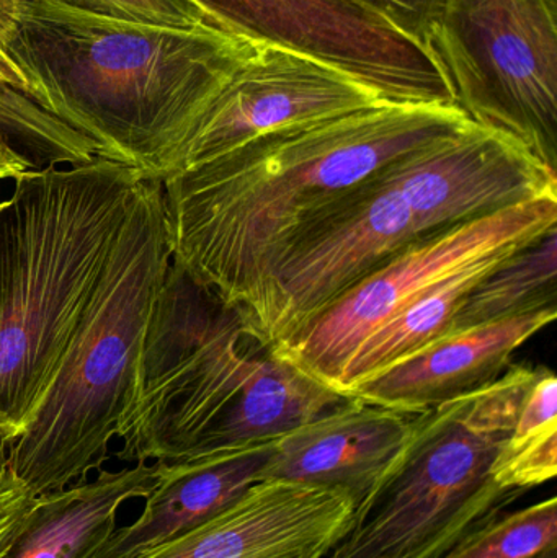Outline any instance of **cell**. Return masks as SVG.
<instances>
[{
    "label": "cell",
    "mask_w": 557,
    "mask_h": 558,
    "mask_svg": "<svg viewBox=\"0 0 557 558\" xmlns=\"http://www.w3.org/2000/svg\"><path fill=\"white\" fill-rule=\"evenodd\" d=\"M535 558H557V547H553V549L546 550V553L540 554Z\"/></svg>",
    "instance_id": "cell-27"
},
{
    "label": "cell",
    "mask_w": 557,
    "mask_h": 558,
    "mask_svg": "<svg viewBox=\"0 0 557 558\" xmlns=\"http://www.w3.org/2000/svg\"><path fill=\"white\" fill-rule=\"evenodd\" d=\"M156 484V462H136L39 495L2 558H94L117 530L120 508L134 498L146 500Z\"/></svg>",
    "instance_id": "cell-16"
},
{
    "label": "cell",
    "mask_w": 557,
    "mask_h": 558,
    "mask_svg": "<svg viewBox=\"0 0 557 558\" xmlns=\"http://www.w3.org/2000/svg\"><path fill=\"white\" fill-rule=\"evenodd\" d=\"M468 121L453 104L386 100L262 134L172 173L162 180L172 262L244 308L301 222Z\"/></svg>",
    "instance_id": "cell-1"
},
{
    "label": "cell",
    "mask_w": 557,
    "mask_h": 558,
    "mask_svg": "<svg viewBox=\"0 0 557 558\" xmlns=\"http://www.w3.org/2000/svg\"><path fill=\"white\" fill-rule=\"evenodd\" d=\"M425 48V33L440 0H347ZM427 49V48H425Z\"/></svg>",
    "instance_id": "cell-23"
},
{
    "label": "cell",
    "mask_w": 557,
    "mask_h": 558,
    "mask_svg": "<svg viewBox=\"0 0 557 558\" xmlns=\"http://www.w3.org/2000/svg\"><path fill=\"white\" fill-rule=\"evenodd\" d=\"M2 205H3V199H2V202H0V208H2Z\"/></svg>",
    "instance_id": "cell-28"
},
{
    "label": "cell",
    "mask_w": 557,
    "mask_h": 558,
    "mask_svg": "<svg viewBox=\"0 0 557 558\" xmlns=\"http://www.w3.org/2000/svg\"><path fill=\"white\" fill-rule=\"evenodd\" d=\"M424 43L470 120L557 170V0H440Z\"/></svg>",
    "instance_id": "cell-7"
},
{
    "label": "cell",
    "mask_w": 557,
    "mask_h": 558,
    "mask_svg": "<svg viewBox=\"0 0 557 558\" xmlns=\"http://www.w3.org/2000/svg\"><path fill=\"white\" fill-rule=\"evenodd\" d=\"M378 177L401 196L424 238L557 198V170L516 137L474 121L392 160Z\"/></svg>",
    "instance_id": "cell-10"
},
{
    "label": "cell",
    "mask_w": 557,
    "mask_h": 558,
    "mask_svg": "<svg viewBox=\"0 0 557 558\" xmlns=\"http://www.w3.org/2000/svg\"><path fill=\"white\" fill-rule=\"evenodd\" d=\"M419 239L408 206L376 173L284 239L242 314L277 347Z\"/></svg>",
    "instance_id": "cell-8"
},
{
    "label": "cell",
    "mask_w": 557,
    "mask_h": 558,
    "mask_svg": "<svg viewBox=\"0 0 557 558\" xmlns=\"http://www.w3.org/2000/svg\"><path fill=\"white\" fill-rule=\"evenodd\" d=\"M355 508L340 492L258 482L195 530L126 558H324Z\"/></svg>",
    "instance_id": "cell-12"
},
{
    "label": "cell",
    "mask_w": 557,
    "mask_h": 558,
    "mask_svg": "<svg viewBox=\"0 0 557 558\" xmlns=\"http://www.w3.org/2000/svg\"><path fill=\"white\" fill-rule=\"evenodd\" d=\"M267 41L229 26L162 28L26 0L9 49L49 113L105 159L162 182L215 98Z\"/></svg>",
    "instance_id": "cell-2"
},
{
    "label": "cell",
    "mask_w": 557,
    "mask_h": 558,
    "mask_svg": "<svg viewBox=\"0 0 557 558\" xmlns=\"http://www.w3.org/2000/svg\"><path fill=\"white\" fill-rule=\"evenodd\" d=\"M513 252L494 255L470 265L392 315L388 322L366 337L355 353L349 357L337 380L336 389L349 396L350 389L366 377L411 356L415 351L450 333L455 315L460 311L471 289Z\"/></svg>",
    "instance_id": "cell-17"
},
{
    "label": "cell",
    "mask_w": 557,
    "mask_h": 558,
    "mask_svg": "<svg viewBox=\"0 0 557 558\" xmlns=\"http://www.w3.org/2000/svg\"><path fill=\"white\" fill-rule=\"evenodd\" d=\"M493 472L500 487L522 494L556 477L557 379L552 371L536 369Z\"/></svg>",
    "instance_id": "cell-19"
},
{
    "label": "cell",
    "mask_w": 557,
    "mask_h": 558,
    "mask_svg": "<svg viewBox=\"0 0 557 558\" xmlns=\"http://www.w3.org/2000/svg\"><path fill=\"white\" fill-rule=\"evenodd\" d=\"M535 374L510 366L489 386L415 415L332 558H444L519 500L522 492L500 487L493 471Z\"/></svg>",
    "instance_id": "cell-6"
},
{
    "label": "cell",
    "mask_w": 557,
    "mask_h": 558,
    "mask_svg": "<svg viewBox=\"0 0 557 558\" xmlns=\"http://www.w3.org/2000/svg\"><path fill=\"white\" fill-rule=\"evenodd\" d=\"M386 100L392 98L383 88L337 62L267 41L203 114L180 150L173 173L262 134L352 113Z\"/></svg>",
    "instance_id": "cell-11"
},
{
    "label": "cell",
    "mask_w": 557,
    "mask_h": 558,
    "mask_svg": "<svg viewBox=\"0 0 557 558\" xmlns=\"http://www.w3.org/2000/svg\"><path fill=\"white\" fill-rule=\"evenodd\" d=\"M0 140L25 159L32 170L104 157L94 141L9 87H0Z\"/></svg>",
    "instance_id": "cell-20"
},
{
    "label": "cell",
    "mask_w": 557,
    "mask_h": 558,
    "mask_svg": "<svg viewBox=\"0 0 557 558\" xmlns=\"http://www.w3.org/2000/svg\"><path fill=\"white\" fill-rule=\"evenodd\" d=\"M170 267L162 182L143 179L55 377L10 446L7 469L35 497L88 481L110 459Z\"/></svg>",
    "instance_id": "cell-5"
},
{
    "label": "cell",
    "mask_w": 557,
    "mask_h": 558,
    "mask_svg": "<svg viewBox=\"0 0 557 558\" xmlns=\"http://www.w3.org/2000/svg\"><path fill=\"white\" fill-rule=\"evenodd\" d=\"M415 415L352 397L347 405L274 441L261 482L326 488L360 504L401 451Z\"/></svg>",
    "instance_id": "cell-14"
},
{
    "label": "cell",
    "mask_w": 557,
    "mask_h": 558,
    "mask_svg": "<svg viewBox=\"0 0 557 558\" xmlns=\"http://www.w3.org/2000/svg\"><path fill=\"white\" fill-rule=\"evenodd\" d=\"M556 228L557 198H543L419 239L274 350L336 389L349 357L392 315L451 275Z\"/></svg>",
    "instance_id": "cell-9"
},
{
    "label": "cell",
    "mask_w": 557,
    "mask_h": 558,
    "mask_svg": "<svg viewBox=\"0 0 557 558\" xmlns=\"http://www.w3.org/2000/svg\"><path fill=\"white\" fill-rule=\"evenodd\" d=\"M274 441L205 458L156 462L157 484L136 521L117 527L94 558H126L215 518L261 482Z\"/></svg>",
    "instance_id": "cell-15"
},
{
    "label": "cell",
    "mask_w": 557,
    "mask_h": 558,
    "mask_svg": "<svg viewBox=\"0 0 557 558\" xmlns=\"http://www.w3.org/2000/svg\"><path fill=\"white\" fill-rule=\"evenodd\" d=\"M545 308H557V228L486 274L464 299L450 333Z\"/></svg>",
    "instance_id": "cell-18"
},
{
    "label": "cell",
    "mask_w": 557,
    "mask_h": 558,
    "mask_svg": "<svg viewBox=\"0 0 557 558\" xmlns=\"http://www.w3.org/2000/svg\"><path fill=\"white\" fill-rule=\"evenodd\" d=\"M557 308L448 333L411 356L366 377L349 396L419 415L489 386L507 373L513 353L556 320Z\"/></svg>",
    "instance_id": "cell-13"
},
{
    "label": "cell",
    "mask_w": 557,
    "mask_h": 558,
    "mask_svg": "<svg viewBox=\"0 0 557 558\" xmlns=\"http://www.w3.org/2000/svg\"><path fill=\"white\" fill-rule=\"evenodd\" d=\"M144 177L117 160L28 170L0 208V415L25 428Z\"/></svg>",
    "instance_id": "cell-4"
},
{
    "label": "cell",
    "mask_w": 557,
    "mask_h": 558,
    "mask_svg": "<svg viewBox=\"0 0 557 558\" xmlns=\"http://www.w3.org/2000/svg\"><path fill=\"white\" fill-rule=\"evenodd\" d=\"M75 9L87 10L108 19L162 28H196V26H229L202 0H62ZM241 29V28H238Z\"/></svg>",
    "instance_id": "cell-22"
},
{
    "label": "cell",
    "mask_w": 557,
    "mask_h": 558,
    "mask_svg": "<svg viewBox=\"0 0 557 558\" xmlns=\"http://www.w3.org/2000/svg\"><path fill=\"white\" fill-rule=\"evenodd\" d=\"M22 432V426L15 425L5 416L0 415V477L5 474L7 465H9L10 446Z\"/></svg>",
    "instance_id": "cell-26"
},
{
    "label": "cell",
    "mask_w": 557,
    "mask_h": 558,
    "mask_svg": "<svg viewBox=\"0 0 557 558\" xmlns=\"http://www.w3.org/2000/svg\"><path fill=\"white\" fill-rule=\"evenodd\" d=\"M557 547V500L499 514L444 558H535Z\"/></svg>",
    "instance_id": "cell-21"
},
{
    "label": "cell",
    "mask_w": 557,
    "mask_h": 558,
    "mask_svg": "<svg viewBox=\"0 0 557 558\" xmlns=\"http://www.w3.org/2000/svg\"><path fill=\"white\" fill-rule=\"evenodd\" d=\"M0 87L13 88V90L26 95L29 100L35 101L43 110H46V98L41 88L20 68L19 62L13 58L12 52L2 39H0Z\"/></svg>",
    "instance_id": "cell-24"
},
{
    "label": "cell",
    "mask_w": 557,
    "mask_h": 558,
    "mask_svg": "<svg viewBox=\"0 0 557 558\" xmlns=\"http://www.w3.org/2000/svg\"><path fill=\"white\" fill-rule=\"evenodd\" d=\"M32 170L29 163L19 156L9 144L0 140V182L19 179L22 173Z\"/></svg>",
    "instance_id": "cell-25"
},
{
    "label": "cell",
    "mask_w": 557,
    "mask_h": 558,
    "mask_svg": "<svg viewBox=\"0 0 557 558\" xmlns=\"http://www.w3.org/2000/svg\"><path fill=\"white\" fill-rule=\"evenodd\" d=\"M352 400L261 340L172 262L121 416L117 458L183 461L277 441Z\"/></svg>",
    "instance_id": "cell-3"
}]
</instances>
